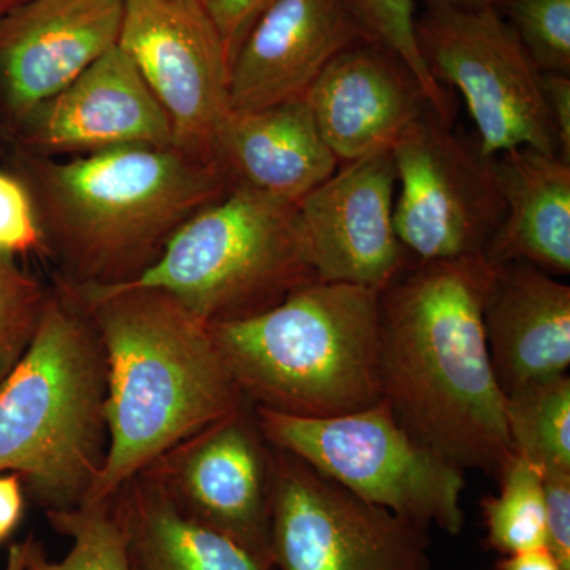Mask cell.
<instances>
[{"label": "cell", "instance_id": "35", "mask_svg": "<svg viewBox=\"0 0 570 570\" xmlns=\"http://www.w3.org/2000/svg\"><path fill=\"white\" fill-rule=\"evenodd\" d=\"M3 570H28V539L10 547Z\"/></svg>", "mask_w": 570, "mask_h": 570}, {"label": "cell", "instance_id": "13", "mask_svg": "<svg viewBox=\"0 0 570 570\" xmlns=\"http://www.w3.org/2000/svg\"><path fill=\"white\" fill-rule=\"evenodd\" d=\"M245 411L206 428L153 464L165 489L194 520L273 566L269 499L273 453Z\"/></svg>", "mask_w": 570, "mask_h": 570}, {"label": "cell", "instance_id": "14", "mask_svg": "<svg viewBox=\"0 0 570 570\" xmlns=\"http://www.w3.org/2000/svg\"><path fill=\"white\" fill-rule=\"evenodd\" d=\"M122 0H20L0 11V141L118 45Z\"/></svg>", "mask_w": 570, "mask_h": 570}, {"label": "cell", "instance_id": "12", "mask_svg": "<svg viewBox=\"0 0 570 570\" xmlns=\"http://www.w3.org/2000/svg\"><path fill=\"white\" fill-rule=\"evenodd\" d=\"M396 167L392 151L341 165L296 202V225L321 283L382 292L411 257L395 230Z\"/></svg>", "mask_w": 570, "mask_h": 570}, {"label": "cell", "instance_id": "18", "mask_svg": "<svg viewBox=\"0 0 570 570\" xmlns=\"http://www.w3.org/2000/svg\"><path fill=\"white\" fill-rule=\"evenodd\" d=\"M483 326L502 393L562 376L570 365V285L527 262L493 266Z\"/></svg>", "mask_w": 570, "mask_h": 570}, {"label": "cell", "instance_id": "5", "mask_svg": "<svg viewBox=\"0 0 570 570\" xmlns=\"http://www.w3.org/2000/svg\"><path fill=\"white\" fill-rule=\"evenodd\" d=\"M105 390L99 333L59 281L31 346L0 384V472L24 479L48 512L81 505L102 469Z\"/></svg>", "mask_w": 570, "mask_h": 570}, {"label": "cell", "instance_id": "31", "mask_svg": "<svg viewBox=\"0 0 570 570\" xmlns=\"http://www.w3.org/2000/svg\"><path fill=\"white\" fill-rule=\"evenodd\" d=\"M542 82L560 138L561 159L570 164V75L542 71Z\"/></svg>", "mask_w": 570, "mask_h": 570}, {"label": "cell", "instance_id": "7", "mask_svg": "<svg viewBox=\"0 0 570 570\" xmlns=\"http://www.w3.org/2000/svg\"><path fill=\"white\" fill-rule=\"evenodd\" d=\"M268 444L292 453L355 497L449 534L464 527V471L419 444L385 400L328 419H303L258 407Z\"/></svg>", "mask_w": 570, "mask_h": 570}, {"label": "cell", "instance_id": "28", "mask_svg": "<svg viewBox=\"0 0 570 570\" xmlns=\"http://www.w3.org/2000/svg\"><path fill=\"white\" fill-rule=\"evenodd\" d=\"M31 253L47 254L31 194L20 176L0 170V254Z\"/></svg>", "mask_w": 570, "mask_h": 570}, {"label": "cell", "instance_id": "6", "mask_svg": "<svg viewBox=\"0 0 570 570\" xmlns=\"http://www.w3.org/2000/svg\"><path fill=\"white\" fill-rule=\"evenodd\" d=\"M313 281L295 202L234 186L189 217L140 275L97 288H154L214 324L264 313Z\"/></svg>", "mask_w": 570, "mask_h": 570}, {"label": "cell", "instance_id": "15", "mask_svg": "<svg viewBox=\"0 0 570 570\" xmlns=\"http://www.w3.org/2000/svg\"><path fill=\"white\" fill-rule=\"evenodd\" d=\"M7 145L55 159L122 146L174 148V140L163 107L115 45L66 89L33 108Z\"/></svg>", "mask_w": 570, "mask_h": 570}, {"label": "cell", "instance_id": "29", "mask_svg": "<svg viewBox=\"0 0 570 570\" xmlns=\"http://www.w3.org/2000/svg\"><path fill=\"white\" fill-rule=\"evenodd\" d=\"M546 489L547 549L570 570V471L542 474Z\"/></svg>", "mask_w": 570, "mask_h": 570}, {"label": "cell", "instance_id": "10", "mask_svg": "<svg viewBox=\"0 0 570 570\" xmlns=\"http://www.w3.org/2000/svg\"><path fill=\"white\" fill-rule=\"evenodd\" d=\"M275 450L269 499L275 570H430L426 528Z\"/></svg>", "mask_w": 570, "mask_h": 570}, {"label": "cell", "instance_id": "25", "mask_svg": "<svg viewBox=\"0 0 570 570\" xmlns=\"http://www.w3.org/2000/svg\"><path fill=\"white\" fill-rule=\"evenodd\" d=\"M367 39L381 41L395 51L417 77L428 102L442 122L452 126L455 107L448 89L428 70L415 36V0H347Z\"/></svg>", "mask_w": 570, "mask_h": 570}, {"label": "cell", "instance_id": "19", "mask_svg": "<svg viewBox=\"0 0 570 570\" xmlns=\"http://www.w3.org/2000/svg\"><path fill=\"white\" fill-rule=\"evenodd\" d=\"M213 159L232 186L295 204L340 168L303 99L228 110L214 137Z\"/></svg>", "mask_w": 570, "mask_h": 570}, {"label": "cell", "instance_id": "8", "mask_svg": "<svg viewBox=\"0 0 570 570\" xmlns=\"http://www.w3.org/2000/svg\"><path fill=\"white\" fill-rule=\"evenodd\" d=\"M415 36L431 77L463 96L482 154L532 148L561 159L542 70L493 7L425 6L415 18Z\"/></svg>", "mask_w": 570, "mask_h": 570}, {"label": "cell", "instance_id": "36", "mask_svg": "<svg viewBox=\"0 0 570 570\" xmlns=\"http://www.w3.org/2000/svg\"><path fill=\"white\" fill-rule=\"evenodd\" d=\"M17 2H20V0H0V11L9 9V7Z\"/></svg>", "mask_w": 570, "mask_h": 570}, {"label": "cell", "instance_id": "26", "mask_svg": "<svg viewBox=\"0 0 570 570\" xmlns=\"http://www.w3.org/2000/svg\"><path fill=\"white\" fill-rule=\"evenodd\" d=\"M542 71L570 75V0H493Z\"/></svg>", "mask_w": 570, "mask_h": 570}, {"label": "cell", "instance_id": "21", "mask_svg": "<svg viewBox=\"0 0 570 570\" xmlns=\"http://www.w3.org/2000/svg\"><path fill=\"white\" fill-rule=\"evenodd\" d=\"M112 498L132 570H275L235 540L194 520L145 471Z\"/></svg>", "mask_w": 570, "mask_h": 570}, {"label": "cell", "instance_id": "3", "mask_svg": "<svg viewBox=\"0 0 570 570\" xmlns=\"http://www.w3.org/2000/svg\"><path fill=\"white\" fill-rule=\"evenodd\" d=\"M7 159L31 194L45 249L70 287L132 281L189 217L234 187L216 163L157 146L69 163L10 148Z\"/></svg>", "mask_w": 570, "mask_h": 570}, {"label": "cell", "instance_id": "34", "mask_svg": "<svg viewBox=\"0 0 570 570\" xmlns=\"http://www.w3.org/2000/svg\"><path fill=\"white\" fill-rule=\"evenodd\" d=\"M425 6H444L463 11H478L493 7V0H423Z\"/></svg>", "mask_w": 570, "mask_h": 570}, {"label": "cell", "instance_id": "11", "mask_svg": "<svg viewBox=\"0 0 570 570\" xmlns=\"http://www.w3.org/2000/svg\"><path fill=\"white\" fill-rule=\"evenodd\" d=\"M118 47L170 122L174 148L214 163L230 62L202 0H122Z\"/></svg>", "mask_w": 570, "mask_h": 570}, {"label": "cell", "instance_id": "4", "mask_svg": "<svg viewBox=\"0 0 570 570\" xmlns=\"http://www.w3.org/2000/svg\"><path fill=\"white\" fill-rule=\"evenodd\" d=\"M379 296L362 285L313 281L264 313L208 325L258 407L336 417L384 400Z\"/></svg>", "mask_w": 570, "mask_h": 570}, {"label": "cell", "instance_id": "24", "mask_svg": "<svg viewBox=\"0 0 570 570\" xmlns=\"http://www.w3.org/2000/svg\"><path fill=\"white\" fill-rule=\"evenodd\" d=\"M56 531L69 535L71 549L61 561H50L41 543L28 539V570H132L126 535L112 501L51 510Z\"/></svg>", "mask_w": 570, "mask_h": 570}, {"label": "cell", "instance_id": "33", "mask_svg": "<svg viewBox=\"0 0 570 570\" xmlns=\"http://www.w3.org/2000/svg\"><path fill=\"white\" fill-rule=\"evenodd\" d=\"M497 570H564L547 547L521 553L508 554L497 564Z\"/></svg>", "mask_w": 570, "mask_h": 570}, {"label": "cell", "instance_id": "30", "mask_svg": "<svg viewBox=\"0 0 570 570\" xmlns=\"http://www.w3.org/2000/svg\"><path fill=\"white\" fill-rule=\"evenodd\" d=\"M272 2L273 0H202L219 31L230 66L254 22Z\"/></svg>", "mask_w": 570, "mask_h": 570}, {"label": "cell", "instance_id": "22", "mask_svg": "<svg viewBox=\"0 0 570 570\" xmlns=\"http://www.w3.org/2000/svg\"><path fill=\"white\" fill-rule=\"evenodd\" d=\"M512 453L540 474L570 471V377L568 374L524 385L505 395Z\"/></svg>", "mask_w": 570, "mask_h": 570}, {"label": "cell", "instance_id": "27", "mask_svg": "<svg viewBox=\"0 0 570 570\" xmlns=\"http://www.w3.org/2000/svg\"><path fill=\"white\" fill-rule=\"evenodd\" d=\"M47 296L14 257L0 254V384L31 346Z\"/></svg>", "mask_w": 570, "mask_h": 570}, {"label": "cell", "instance_id": "2", "mask_svg": "<svg viewBox=\"0 0 570 570\" xmlns=\"http://www.w3.org/2000/svg\"><path fill=\"white\" fill-rule=\"evenodd\" d=\"M70 288L99 333L107 366L108 448L82 502L96 504L112 501L171 450L235 414L246 396L209 325L170 295L154 288Z\"/></svg>", "mask_w": 570, "mask_h": 570}, {"label": "cell", "instance_id": "23", "mask_svg": "<svg viewBox=\"0 0 570 570\" xmlns=\"http://www.w3.org/2000/svg\"><path fill=\"white\" fill-rule=\"evenodd\" d=\"M498 479L497 497L482 501L489 549L508 557L547 547L546 489L539 469L512 453Z\"/></svg>", "mask_w": 570, "mask_h": 570}, {"label": "cell", "instance_id": "17", "mask_svg": "<svg viewBox=\"0 0 570 570\" xmlns=\"http://www.w3.org/2000/svg\"><path fill=\"white\" fill-rule=\"evenodd\" d=\"M363 39L347 0H273L232 62L228 108L262 110L303 99L332 59Z\"/></svg>", "mask_w": 570, "mask_h": 570}, {"label": "cell", "instance_id": "32", "mask_svg": "<svg viewBox=\"0 0 570 570\" xmlns=\"http://www.w3.org/2000/svg\"><path fill=\"white\" fill-rule=\"evenodd\" d=\"M20 475H0V542L20 523L22 490Z\"/></svg>", "mask_w": 570, "mask_h": 570}, {"label": "cell", "instance_id": "9", "mask_svg": "<svg viewBox=\"0 0 570 570\" xmlns=\"http://www.w3.org/2000/svg\"><path fill=\"white\" fill-rule=\"evenodd\" d=\"M395 230L414 262L483 255L505 216L493 157L442 122L433 108L400 135Z\"/></svg>", "mask_w": 570, "mask_h": 570}, {"label": "cell", "instance_id": "1", "mask_svg": "<svg viewBox=\"0 0 570 570\" xmlns=\"http://www.w3.org/2000/svg\"><path fill=\"white\" fill-rule=\"evenodd\" d=\"M491 276L483 255L407 265L379 296L381 377L419 444L498 478L512 445L483 326Z\"/></svg>", "mask_w": 570, "mask_h": 570}, {"label": "cell", "instance_id": "20", "mask_svg": "<svg viewBox=\"0 0 570 570\" xmlns=\"http://www.w3.org/2000/svg\"><path fill=\"white\" fill-rule=\"evenodd\" d=\"M505 204L483 258L498 266L527 262L557 277L570 273V164L532 148L493 157Z\"/></svg>", "mask_w": 570, "mask_h": 570}, {"label": "cell", "instance_id": "16", "mask_svg": "<svg viewBox=\"0 0 570 570\" xmlns=\"http://www.w3.org/2000/svg\"><path fill=\"white\" fill-rule=\"evenodd\" d=\"M303 100L340 165L392 151L400 135L433 108L407 63L371 39L333 58Z\"/></svg>", "mask_w": 570, "mask_h": 570}]
</instances>
